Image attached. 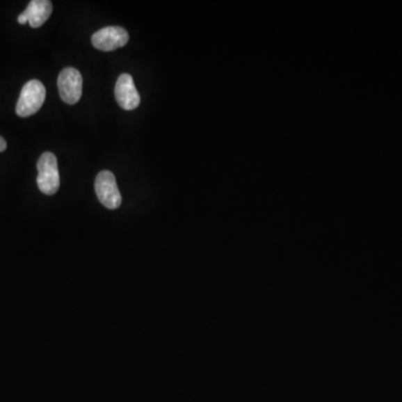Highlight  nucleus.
Wrapping results in <instances>:
<instances>
[{
	"instance_id": "3",
	"label": "nucleus",
	"mask_w": 402,
	"mask_h": 402,
	"mask_svg": "<svg viewBox=\"0 0 402 402\" xmlns=\"http://www.w3.org/2000/svg\"><path fill=\"white\" fill-rule=\"evenodd\" d=\"M95 193L101 204L114 210L122 204V197L116 184L115 177L108 170L101 171L95 178Z\"/></svg>"
},
{
	"instance_id": "2",
	"label": "nucleus",
	"mask_w": 402,
	"mask_h": 402,
	"mask_svg": "<svg viewBox=\"0 0 402 402\" xmlns=\"http://www.w3.org/2000/svg\"><path fill=\"white\" fill-rule=\"evenodd\" d=\"M46 99V88L38 79H31L26 83L20 92L16 105V113L20 118H27L37 113L43 106Z\"/></svg>"
},
{
	"instance_id": "1",
	"label": "nucleus",
	"mask_w": 402,
	"mask_h": 402,
	"mask_svg": "<svg viewBox=\"0 0 402 402\" xmlns=\"http://www.w3.org/2000/svg\"><path fill=\"white\" fill-rule=\"evenodd\" d=\"M37 186L44 195H53L60 189L58 163L54 153L44 152L37 162Z\"/></svg>"
},
{
	"instance_id": "6",
	"label": "nucleus",
	"mask_w": 402,
	"mask_h": 402,
	"mask_svg": "<svg viewBox=\"0 0 402 402\" xmlns=\"http://www.w3.org/2000/svg\"><path fill=\"white\" fill-rule=\"evenodd\" d=\"M118 104L125 111L136 110L141 102L139 92L134 86V79L130 74L120 75L114 88Z\"/></svg>"
},
{
	"instance_id": "7",
	"label": "nucleus",
	"mask_w": 402,
	"mask_h": 402,
	"mask_svg": "<svg viewBox=\"0 0 402 402\" xmlns=\"http://www.w3.org/2000/svg\"><path fill=\"white\" fill-rule=\"evenodd\" d=\"M51 12L53 3L49 0H33L23 14L27 17L29 25L33 29H38L51 17Z\"/></svg>"
},
{
	"instance_id": "8",
	"label": "nucleus",
	"mask_w": 402,
	"mask_h": 402,
	"mask_svg": "<svg viewBox=\"0 0 402 402\" xmlns=\"http://www.w3.org/2000/svg\"><path fill=\"white\" fill-rule=\"evenodd\" d=\"M7 149V142L6 140L3 139V136H0V152L6 150Z\"/></svg>"
},
{
	"instance_id": "5",
	"label": "nucleus",
	"mask_w": 402,
	"mask_h": 402,
	"mask_svg": "<svg viewBox=\"0 0 402 402\" xmlns=\"http://www.w3.org/2000/svg\"><path fill=\"white\" fill-rule=\"evenodd\" d=\"M129 42V33L120 26H108L95 31L92 36V44L99 51H111L123 47Z\"/></svg>"
},
{
	"instance_id": "9",
	"label": "nucleus",
	"mask_w": 402,
	"mask_h": 402,
	"mask_svg": "<svg viewBox=\"0 0 402 402\" xmlns=\"http://www.w3.org/2000/svg\"><path fill=\"white\" fill-rule=\"evenodd\" d=\"M18 23H19L20 25H25L26 23H29V19H27L25 15L20 14L19 16H18Z\"/></svg>"
},
{
	"instance_id": "4",
	"label": "nucleus",
	"mask_w": 402,
	"mask_h": 402,
	"mask_svg": "<svg viewBox=\"0 0 402 402\" xmlns=\"http://www.w3.org/2000/svg\"><path fill=\"white\" fill-rule=\"evenodd\" d=\"M57 86L61 99L66 104H77L82 97L83 79L77 68H64L57 79Z\"/></svg>"
}]
</instances>
